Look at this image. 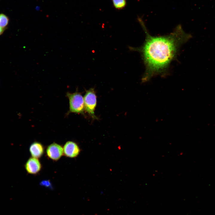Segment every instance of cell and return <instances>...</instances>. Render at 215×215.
<instances>
[{"mask_svg":"<svg viewBox=\"0 0 215 215\" xmlns=\"http://www.w3.org/2000/svg\"><path fill=\"white\" fill-rule=\"evenodd\" d=\"M137 19L145 32V41L140 47H129L131 50L141 53L145 67L141 79L142 82L144 83L156 76H167L170 65L176 58L181 45L188 41L192 36L184 31L179 24L168 35L152 36L148 31L142 18L139 16Z\"/></svg>","mask_w":215,"mask_h":215,"instance_id":"6da1fadb","label":"cell"},{"mask_svg":"<svg viewBox=\"0 0 215 215\" xmlns=\"http://www.w3.org/2000/svg\"><path fill=\"white\" fill-rule=\"evenodd\" d=\"M66 96L69 102V112L85 115L84 98L78 91L73 93H67Z\"/></svg>","mask_w":215,"mask_h":215,"instance_id":"7a4b0ae2","label":"cell"},{"mask_svg":"<svg viewBox=\"0 0 215 215\" xmlns=\"http://www.w3.org/2000/svg\"><path fill=\"white\" fill-rule=\"evenodd\" d=\"M83 98L85 111L93 119H98L94 113L97 104V97L94 89L91 88L86 90Z\"/></svg>","mask_w":215,"mask_h":215,"instance_id":"3957f363","label":"cell"},{"mask_svg":"<svg viewBox=\"0 0 215 215\" xmlns=\"http://www.w3.org/2000/svg\"><path fill=\"white\" fill-rule=\"evenodd\" d=\"M46 152L49 158L54 161H57L64 154L63 147L60 145L54 142L47 146Z\"/></svg>","mask_w":215,"mask_h":215,"instance_id":"277c9868","label":"cell"},{"mask_svg":"<svg viewBox=\"0 0 215 215\" xmlns=\"http://www.w3.org/2000/svg\"><path fill=\"white\" fill-rule=\"evenodd\" d=\"M63 150L64 155L71 158L76 157L80 151L78 145L75 142L71 141H67L65 144Z\"/></svg>","mask_w":215,"mask_h":215,"instance_id":"5b68a950","label":"cell"},{"mask_svg":"<svg viewBox=\"0 0 215 215\" xmlns=\"http://www.w3.org/2000/svg\"><path fill=\"white\" fill-rule=\"evenodd\" d=\"M24 166L27 172L32 174L37 173L42 168L41 163L38 159L33 157L29 159Z\"/></svg>","mask_w":215,"mask_h":215,"instance_id":"8992f818","label":"cell"},{"mask_svg":"<svg viewBox=\"0 0 215 215\" xmlns=\"http://www.w3.org/2000/svg\"><path fill=\"white\" fill-rule=\"evenodd\" d=\"M29 151L32 157L38 159L43 155L44 149L41 143L36 142L33 143L30 145Z\"/></svg>","mask_w":215,"mask_h":215,"instance_id":"52a82bcc","label":"cell"},{"mask_svg":"<svg viewBox=\"0 0 215 215\" xmlns=\"http://www.w3.org/2000/svg\"><path fill=\"white\" fill-rule=\"evenodd\" d=\"M113 7L116 9L120 10L123 9L127 5L126 0H111Z\"/></svg>","mask_w":215,"mask_h":215,"instance_id":"ba28073f","label":"cell"},{"mask_svg":"<svg viewBox=\"0 0 215 215\" xmlns=\"http://www.w3.org/2000/svg\"><path fill=\"white\" fill-rule=\"evenodd\" d=\"M9 19L5 15L0 14V27L4 28L8 24Z\"/></svg>","mask_w":215,"mask_h":215,"instance_id":"9c48e42d","label":"cell"},{"mask_svg":"<svg viewBox=\"0 0 215 215\" xmlns=\"http://www.w3.org/2000/svg\"><path fill=\"white\" fill-rule=\"evenodd\" d=\"M40 185L47 187H50L51 186L50 182L48 180L43 181L40 183Z\"/></svg>","mask_w":215,"mask_h":215,"instance_id":"30bf717a","label":"cell"},{"mask_svg":"<svg viewBox=\"0 0 215 215\" xmlns=\"http://www.w3.org/2000/svg\"><path fill=\"white\" fill-rule=\"evenodd\" d=\"M4 28H2L0 27V35L4 31Z\"/></svg>","mask_w":215,"mask_h":215,"instance_id":"8fae6325","label":"cell"}]
</instances>
